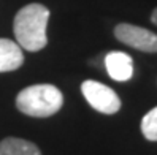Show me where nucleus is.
Listing matches in <instances>:
<instances>
[{"label": "nucleus", "mask_w": 157, "mask_h": 155, "mask_svg": "<svg viewBox=\"0 0 157 155\" xmlns=\"http://www.w3.org/2000/svg\"><path fill=\"white\" fill-rule=\"evenodd\" d=\"M81 92L87 100V103L101 114H116L121 109V98L111 87L98 83L94 79H87L81 84Z\"/></svg>", "instance_id": "7ed1b4c3"}, {"label": "nucleus", "mask_w": 157, "mask_h": 155, "mask_svg": "<svg viewBox=\"0 0 157 155\" xmlns=\"http://www.w3.org/2000/svg\"><path fill=\"white\" fill-rule=\"evenodd\" d=\"M0 155H41L36 144L21 138H5L0 141Z\"/></svg>", "instance_id": "0eeeda50"}, {"label": "nucleus", "mask_w": 157, "mask_h": 155, "mask_svg": "<svg viewBox=\"0 0 157 155\" xmlns=\"http://www.w3.org/2000/svg\"><path fill=\"white\" fill-rule=\"evenodd\" d=\"M22 63H24L22 48L8 38H0V73L14 71Z\"/></svg>", "instance_id": "423d86ee"}, {"label": "nucleus", "mask_w": 157, "mask_h": 155, "mask_svg": "<svg viewBox=\"0 0 157 155\" xmlns=\"http://www.w3.org/2000/svg\"><path fill=\"white\" fill-rule=\"evenodd\" d=\"M63 105L62 92L52 84H35L21 90L16 97V108L25 116L44 119L56 114Z\"/></svg>", "instance_id": "f03ea898"}, {"label": "nucleus", "mask_w": 157, "mask_h": 155, "mask_svg": "<svg viewBox=\"0 0 157 155\" xmlns=\"http://www.w3.org/2000/svg\"><path fill=\"white\" fill-rule=\"evenodd\" d=\"M105 68L111 79L124 83L133 76V60L125 52L111 51L105 56Z\"/></svg>", "instance_id": "39448f33"}, {"label": "nucleus", "mask_w": 157, "mask_h": 155, "mask_svg": "<svg viewBox=\"0 0 157 155\" xmlns=\"http://www.w3.org/2000/svg\"><path fill=\"white\" fill-rule=\"evenodd\" d=\"M49 14V10L41 3H29L16 13L13 30L16 41L22 49L36 52L48 44L46 27Z\"/></svg>", "instance_id": "f257e3e1"}, {"label": "nucleus", "mask_w": 157, "mask_h": 155, "mask_svg": "<svg viewBox=\"0 0 157 155\" xmlns=\"http://www.w3.org/2000/svg\"><path fill=\"white\" fill-rule=\"evenodd\" d=\"M151 22L154 24V25H157V8L152 11V14H151Z\"/></svg>", "instance_id": "1a4fd4ad"}, {"label": "nucleus", "mask_w": 157, "mask_h": 155, "mask_svg": "<svg viewBox=\"0 0 157 155\" xmlns=\"http://www.w3.org/2000/svg\"><path fill=\"white\" fill-rule=\"evenodd\" d=\"M114 36L124 44L136 51L155 54L157 52V33L151 32L140 25L133 24H117L114 27Z\"/></svg>", "instance_id": "20e7f679"}, {"label": "nucleus", "mask_w": 157, "mask_h": 155, "mask_svg": "<svg viewBox=\"0 0 157 155\" xmlns=\"http://www.w3.org/2000/svg\"><path fill=\"white\" fill-rule=\"evenodd\" d=\"M141 133L147 141H157V106L141 119Z\"/></svg>", "instance_id": "6e6552de"}]
</instances>
